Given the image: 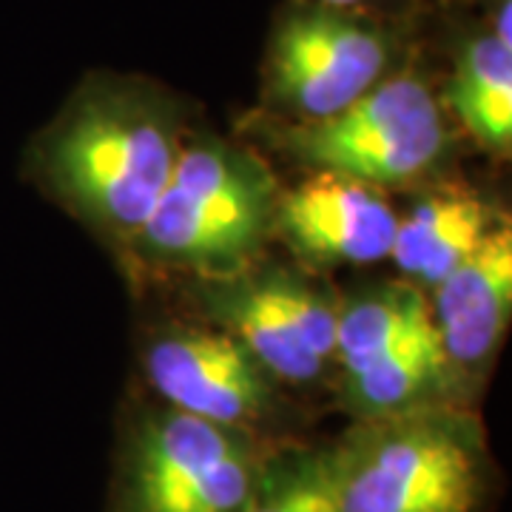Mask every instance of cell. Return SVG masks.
<instances>
[{"mask_svg":"<svg viewBox=\"0 0 512 512\" xmlns=\"http://www.w3.org/2000/svg\"><path fill=\"white\" fill-rule=\"evenodd\" d=\"M467 9L473 15L450 29V74L441 103L481 151L507 160L512 151L510 26L487 18L473 3Z\"/></svg>","mask_w":512,"mask_h":512,"instance_id":"8fae6325","label":"cell"},{"mask_svg":"<svg viewBox=\"0 0 512 512\" xmlns=\"http://www.w3.org/2000/svg\"><path fill=\"white\" fill-rule=\"evenodd\" d=\"M410 211H399V225L390 248V262L404 282L427 293L476 251L507 217L476 188L464 183L421 185Z\"/></svg>","mask_w":512,"mask_h":512,"instance_id":"7c38bea8","label":"cell"},{"mask_svg":"<svg viewBox=\"0 0 512 512\" xmlns=\"http://www.w3.org/2000/svg\"><path fill=\"white\" fill-rule=\"evenodd\" d=\"M242 512H339L330 441H293L276 450Z\"/></svg>","mask_w":512,"mask_h":512,"instance_id":"4fadbf2b","label":"cell"},{"mask_svg":"<svg viewBox=\"0 0 512 512\" xmlns=\"http://www.w3.org/2000/svg\"><path fill=\"white\" fill-rule=\"evenodd\" d=\"M399 208L376 185L342 174L313 171L282 185L271 242L288 248L296 265L313 274L367 268L390 256Z\"/></svg>","mask_w":512,"mask_h":512,"instance_id":"9c48e42d","label":"cell"},{"mask_svg":"<svg viewBox=\"0 0 512 512\" xmlns=\"http://www.w3.org/2000/svg\"><path fill=\"white\" fill-rule=\"evenodd\" d=\"M148 396L262 441L305 439L308 416L251 350L202 319L163 322L140 350Z\"/></svg>","mask_w":512,"mask_h":512,"instance_id":"ba28073f","label":"cell"},{"mask_svg":"<svg viewBox=\"0 0 512 512\" xmlns=\"http://www.w3.org/2000/svg\"><path fill=\"white\" fill-rule=\"evenodd\" d=\"M339 512H490L501 470L478 407L353 419L330 439Z\"/></svg>","mask_w":512,"mask_h":512,"instance_id":"3957f363","label":"cell"},{"mask_svg":"<svg viewBox=\"0 0 512 512\" xmlns=\"http://www.w3.org/2000/svg\"><path fill=\"white\" fill-rule=\"evenodd\" d=\"M279 447L134 399L117 421L106 512H242Z\"/></svg>","mask_w":512,"mask_h":512,"instance_id":"5b68a950","label":"cell"},{"mask_svg":"<svg viewBox=\"0 0 512 512\" xmlns=\"http://www.w3.org/2000/svg\"><path fill=\"white\" fill-rule=\"evenodd\" d=\"M407 32L393 12L288 0L271 23L256 111L308 123L348 109L410 60Z\"/></svg>","mask_w":512,"mask_h":512,"instance_id":"8992f818","label":"cell"},{"mask_svg":"<svg viewBox=\"0 0 512 512\" xmlns=\"http://www.w3.org/2000/svg\"><path fill=\"white\" fill-rule=\"evenodd\" d=\"M185 285L194 316L239 339L288 393L333 387L339 293L319 274L265 254L239 274Z\"/></svg>","mask_w":512,"mask_h":512,"instance_id":"52a82bcc","label":"cell"},{"mask_svg":"<svg viewBox=\"0 0 512 512\" xmlns=\"http://www.w3.org/2000/svg\"><path fill=\"white\" fill-rule=\"evenodd\" d=\"M279 188L254 146L188 128L174 171L120 265L143 282L239 274L268 254Z\"/></svg>","mask_w":512,"mask_h":512,"instance_id":"7a4b0ae2","label":"cell"},{"mask_svg":"<svg viewBox=\"0 0 512 512\" xmlns=\"http://www.w3.org/2000/svg\"><path fill=\"white\" fill-rule=\"evenodd\" d=\"M441 350L467 396L478 404L512 319V228L501 222L427 291Z\"/></svg>","mask_w":512,"mask_h":512,"instance_id":"30bf717a","label":"cell"},{"mask_svg":"<svg viewBox=\"0 0 512 512\" xmlns=\"http://www.w3.org/2000/svg\"><path fill=\"white\" fill-rule=\"evenodd\" d=\"M239 134L305 174H342L387 194L436 180L453 148L441 92L413 60L330 117L288 123L251 111Z\"/></svg>","mask_w":512,"mask_h":512,"instance_id":"277c9868","label":"cell"},{"mask_svg":"<svg viewBox=\"0 0 512 512\" xmlns=\"http://www.w3.org/2000/svg\"><path fill=\"white\" fill-rule=\"evenodd\" d=\"M188 106L143 74H86L26 146L23 171L117 262L168 183Z\"/></svg>","mask_w":512,"mask_h":512,"instance_id":"6da1fadb","label":"cell"},{"mask_svg":"<svg viewBox=\"0 0 512 512\" xmlns=\"http://www.w3.org/2000/svg\"><path fill=\"white\" fill-rule=\"evenodd\" d=\"M316 3L342 6V9H376V12H387V6L396 3V0H316Z\"/></svg>","mask_w":512,"mask_h":512,"instance_id":"5bb4252c","label":"cell"}]
</instances>
